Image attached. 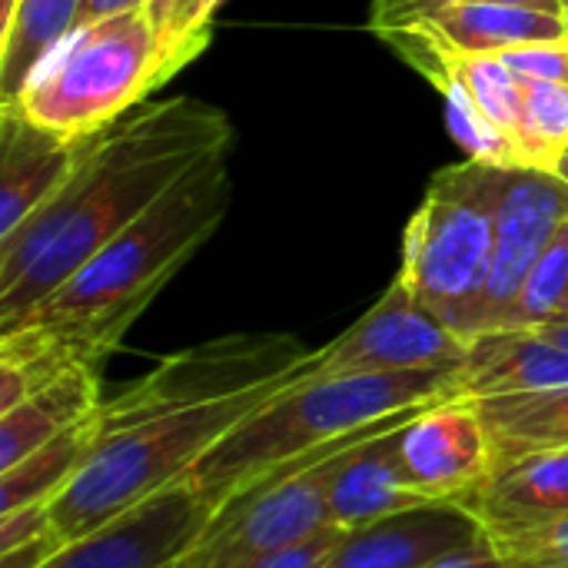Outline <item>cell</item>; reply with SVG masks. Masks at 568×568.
Masks as SVG:
<instances>
[{
    "mask_svg": "<svg viewBox=\"0 0 568 568\" xmlns=\"http://www.w3.org/2000/svg\"><path fill=\"white\" fill-rule=\"evenodd\" d=\"M233 203L226 153L203 160L53 296L0 333V413L67 369H100L160 290L220 230Z\"/></svg>",
    "mask_w": 568,
    "mask_h": 568,
    "instance_id": "cell-3",
    "label": "cell"
},
{
    "mask_svg": "<svg viewBox=\"0 0 568 568\" xmlns=\"http://www.w3.org/2000/svg\"><path fill=\"white\" fill-rule=\"evenodd\" d=\"M103 403L100 369L77 366L57 376L53 383L30 393L13 409L0 413V473L83 423Z\"/></svg>",
    "mask_w": 568,
    "mask_h": 568,
    "instance_id": "cell-17",
    "label": "cell"
},
{
    "mask_svg": "<svg viewBox=\"0 0 568 568\" xmlns=\"http://www.w3.org/2000/svg\"><path fill=\"white\" fill-rule=\"evenodd\" d=\"M483 539L489 532L466 506L429 503L346 529L320 568H433Z\"/></svg>",
    "mask_w": 568,
    "mask_h": 568,
    "instance_id": "cell-12",
    "label": "cell"
},
{
    "mask_svg": "<svg viewBox=\"0 0 568 568\" xmlns=\"http://www.w3.org/2000/svg\"><path fill=\"white\" fill-rule=\"evenodd\" d=\"M509 568H568V516L509 532H489Z\"/></svg>",
    "mask_w": 568,
    "mask_h": 568,
    "instance_id": "cell-24",
    "label": "cell"
},
{
    "mask_svg": "<svg viewBox=\"0 0 568 568\" xmlns=\"http://www.w3.org/2000/svg\"><path fill=\"white\" fill-rule=\"evenodd\" d=\"M536 333H539V336H546L549 343H556V346L568 349V320H552V323H542V326H536Z\"/></svg>",
    "mask_w": 568,
    "mask_h": 568,
    "instance_id": "cell-32",
    "label": "cell"
},
{
    "mask_svg": "<svg viewBox=\"0 0 568 568\" xmlns=\"http://www.w3.org/2000/svg\"><path fill=\"white\" fill-rule=\"evenodd\" d=\"M413 416L416 413L393 416L359 436L273 466L213 513L210 526L186 552L183 568H253L329 529V483L339 456L366 436Z\"/></svg>",
    "mask_w": 568,
    "mask_h": 568,
    "instance_id": "cell-7",
    "label": "cell"
},
{
    "mask_svg": "<svg viewBox=\"0 0 568 568\" xmlns=\"http://www.w3.org/2000/svg\"><path fill=\"white\" fill-rule=\"evenodd\" d=\"M100 409V406H97ZM97 413H90L83 423L70 426L17 466L0 473V513H13L23 506H43L53 503L73 476L87 466L90 453L97 449Z\"/></svg>",
    "mask_w": 568,
    "mask_h": 568,
    "instance_id": "cell-21",
    "label": "cell"
},
{
    "mask_svg": "<svg viewBox=\"0 0 568 568\" xmlns=\"http://www.w3.org/2000/svg\"><path fill=\"white\" fill-rule=\"evenodd\" d=\"M156 87H163L156 30L146 10H130L77 30L13 110L67 143H83L110 130Z\"/></svg>",
    "mask_w": 568,
    "mask_h": 568,
    "instance_id": "cell-6",
    "label": "cell"
},
{
    "mask_svg": "<svg viewBox=\"0 0 568 568\" xmlns=\"http://www.w3.org/2000/svg\"><path fill=\"white\" fill-rule=\"evenodd\" d=\"M13 7H17V0H0V27H3L7 20H10Z\"/></svg>",
    "mask_w": 568,
    "mask_h": 568,
    "instance_id": "cell-34",
    "label": "cell"
},
{
    "mask_svg": "<svg viewBox=\"0 0 568 568\" xmlns=\"http://www.w3.org/2000/svg\"><path fill=\"white\" fill-rule=\"evenodd\" d=\"M503 63L519 77V80H536V83H566L568 87V33L552 40H536L513 47L499 53Z\"/></svg>",
    "mask_w": 568,
    "mask_h": 568,
    "instance_id": "cell-26",
    "label": "cell"
},
{
    "mask_svg": "<svg viewBox=\"0 0 568 568\" xmlns=\"http://www.w3.org/2000/svg\"><path fill=\"white\" fill-rule=\"evenodd\" d=\"M233 123L213 103L170 97L87 140L70 180L0 240V333L53 296L190 170L230 153Z\"/></svg>",
    "mask_w": 568,
    "mask_h": 568,
    "instance_id": "cell-2",
    "label": "cell"
},
{
    "mask_svg": "<svg viewBox=\"0 0 568 568\" xmlns=\"http://www.w3.org/2000/svg\"><path fill=\"white\" fill-rule=\"evenodd\" d=\"M433 568H509L506 559L499 556V549L493 546V539H483L476 546H466L453 556H446L443 562H436Z\"/></svg>",
    "mask_w": 568,
    "mask_h": 568,
    "instance_id": "cell-29",
    "label": "cell"
},
{
    "mask_svg": "<svg viewBox=\"0 0 568 568\" xmlns=\"http://www.w3.org/2000/svg\"><path fill=\"white\" fill-rule=\"evenodd\" d=\"M473 403L493 433L496 466L536 449H568V386Z\"/></svg>",
    "mask_w": 568,
    "mask_h": 568,
    "instance_id": "cell-20",
    "label": "cell"
},
{
    "mask_svg": "<svg viewBox=\"0 0 568 568\" xmlns=\"http://www.w3.org/2000/svg\"><path fill=\"white\" fill-rule=\"evenodd\" d=\"M343 532L346 529L329 526V529L316 532L313 539H306V542H300V546H293V549H286V552H280V556H273V559H266V562L253 568H320L326 562V556L333 552V546L339 542Z\"/></svg>",
    "mask_w": 568,
    "mask_h": 568,
    "instance_id": "cell-28",
    "label": "cell"
},
{
    "mask_svg": "<svg viewBox=\"0 0 568 568\" xmlns=\"http://www.w3.org/2000/svg\"><path fill=\"white\" fill-rule=\"evenodd\" d=\"M503 166L466 160L433 176L403 240L399 280L466 343L479 336L496 256Z\"/></svg>",
    "mask_w": 568,
    "mask_h": 568,
    "instance_id": "cell-5",
    "label": "cell"
},
{
    "mask_svg": "<svg viewBox=\"0 0 568 568\" xmlns=\"http://www.w3.org/2000/svg\"><path fill=\"white\" fill-rule=\"evenodd\" d=\"M568 153V87L523 80L519 156L532 170H559Z\"/></svg>",
    "mask_w": 568,
    "mask_h": 568,
    "instance_id": "cell-22",
    "label": "cell"
},
{
    "mask_svg": "<svg viewBox=\"0 0 568 568\" xmlns=\"http://www.w3.org/2000/svg\"><path fill=\"white\" fill-rule=\"evenodd\" d=\"M486 3H506V7H529V10L566 13V3H562V0H486Z\"/></svg>",
    "mask_w": 568,
    "mask_h": 568,
    "instance_id": "cell-33",
    "label": "cell"
},
{
    "mask_svg": "<svg viewBox=\"0 0 568 568\" xmlns=\"http://www.w3.org/2000/svg\"><path fill=\"white\" fill-rule=\"evenodd\" d=\"M469 343L426 310L396 276L373 310H366L329 346L313 349L303 376L343 373H409V369H459Z\"/></svg>",
    "mask_w": 568,
    "mask_h": 568,
    "instance_id": "cell-8",
    "label": "cell"
},
{
    "mask_svg": "<svg viewBox=\"0 0 568 568\" xmlns=\"http://www.w3.org/2000/svg\"><path fill=\"white\" fill-rule=\"evenodd\" d=\"M399 463L429 503H459L493 476V433L473 399H446L399 426Z\"/></svg>",
    "mask_w": 568,
    "mask_h": 568,
    "instance_id": "cell-11",
    "label": "cell"
},
{
    "mask_svg": "<svg viewBox=\"0 0 568 568\" xmlns=\"http://www.w3.org/2000/svg\"><path fill=\"white\" fill-rule=\"evenodd\" d=\"M406 423L409 419L393 423L339 456L329 483V526L356 529L416 506H429L399 463V426Z\"/></svg>",
    "mask_w": 568,
    "mask_h": 568,
    "instance_id": "cell-14",
    "label": "cell"
},
{
    "mask_svg": "<svg viewBox=\"0 0 568 568\" xmlns=\"http://www.w3.org/2000/svg\"><path fill=\"white\" fill-rule=\"evenodd\" d=\"M568 223V180L556 170L503 166L499 210H496V256L483 300L479 336L506 329L516 300L552 243Z\"/></svg>",
    "mask_w": 568,
    "mask_h": 568,
    "instance_id": "cell-10",
    "label": "cell"
},
{
    "mask_svg": "<svg viewBox=\"0 0 568 568\" xmlns=\"http://www.w3.org/2000/svg\"><path fill=\"white\" fill-rule=\"evenodd\" d=\"M556 173H562V176H566V180H568V153H566V156H562V163H559V170H556Z\"/></svg>",
    "mask_w": 568,
    "mask_h": 568,
    "instance_id": "cell-35",
    "label": "cell"
},
{
    "mask_svg": "<svg viewBox=\"0 0 568 568\" xmlns=\"http://www.w3.org/2000/svg\"><path fill=\"white\" fill-rule=\"evenodd\" d=\"M446 3H453V0H373L369 30L379 37L396 33V30H409V27L423 23L426 17H433Z\"/></svg>",
    "mask_w": 568,
    "mask_h": 568,
    "instance_id": "cell-27",
    "label": "cell"
},
{
    "mask_svg": "<svg viewBox=\"0 0 568 568\" xmlns=\"http://www.w3.org/2000/svg\"><path fill=\"white\" fill-rule=\"evenodd\" d=\"M130 10H146V0H83L80 3V30L93 27L106 17L130 13Z\"/></svg>",
    "mask_w": 568,
    "mask_h": 568,
    "instance_id": "cell-30",
    "label": "cell"
},
{
    "mask_svg": "<svg viewBox=\"0 0 568 568\" xmlns=\"http://www.w3.org/2000/svg\"><path fill=\"white\" fill-rule=\"evenodd\" d=\"M568 306V223L552 236L539 263L532 266L506 329H536L566 316Z\"/></svg>",
    "mask_w": 568,
    "mask_h": 568,
    "instance_id": "cell-23",
    "label": "cell"
},
{
    "mask_svg": "<svg viewBox=\"0 0 568 568\" xmlns=\"http://www.w3.org/2000/svg\"><path fill=\"white\" fill-rule=\"evenodd\" d=\"M313 349L286 333L223 336L166 356L103 399L97 449L50 503L60 546L180 483L253 409L293 383Z\"/></svg>",
    "mask_w": 568,
    "mask_h": 568,
    "instance_id": "cell-1",
    "label": "cell"
},
{
    "mask_svg": "<svg viewBox=\"0 0 568 568\" xmlns=\"http://www.w3.org/2000/svg\"><path fill=\"white\" fill-rule=\"evenodd\" d=\"M486 532L529 529L568 516V449H536L499 463L466 499Z\"/></svg>",
    "mask_w": 568,
    "mask_h": 568,
    "instance_id": "cell-16",
    "label": "cell"
},
{
    "mask_svg": "<svg viewBox=\"0 0 568 568\" xmlns=\"http://www.w3.org/2000/svg\"><path fill=\"white\" fill-rule=\"evenodd\" d=\"M559 320H568V306H566V316H559Z\"/></svg>",
    "mask_w": 568,
    "mask_h": 568,
    "instance_id": "cell-36",
    "label": "cell"
},
{
    "mask_svg": "<svg viewBox=\"0 0 568 568\" xmlns=\"http://www.w3.org/2000/svg\"><path fill=\"white\" fill-rule=\"evenodd\" d=\"M562 3H566V10H568V0H562Z\"/></svg>",
    "mask_w": 568,
    "mask_h": 568,
    "instance_id": "cell-37",
    "label": "cell"
},
{
    "mask_svg": "<svg viewBox=\"0 0 568 568\" xmlns=\"http://www.w3.org/2000/svg\"><path fill=\"white\" fill-rule=\"evenodd\" d=\"M459 369L296 376L223 436L186 476L216 509L273 466L359 436L393 416L419 413L456 393Z\"/></svg>",
    "mask_w": 568,
    "mask_h": 568,
    "instance_id": "cell-4",
    "label": "cell"
},
{
    "mask_svg": "<svg viewBox=\"0 0 568 568\" xmlns=\"http://www.w3.org/2000/svg\"><path fill=\"white\" fill-rule=\"evenodd\" d=\"M433 27L449 47L463 53H506L523 43L566 37V13L549 10H529V7H506V3H486V0H453L439 7L433 17L423 20Z\"/></svg>",
    "mask_w": 568,
    "mask_h": 568,
    "instance_id": "cell-19",
    "label": "cell"
},
{
    "mask_svg": "<svg viewBox=\"0 0 568 568\" xmlns=\"http://www.w3.org/2000/svg\"><path fill=\"white\" fill-rule=\"evenodd\" d=\"M186 0H146V17L156 30V47H163L183 13Z\"/></svg>",
    "mask_w": 568,
    "mask_h": 568,
    "instance_id": "cell-31",
    "label": "cell"
},
{
    "mask_svg": "<svg viewBox=\"0 0 568 568\" xmlns=\"http://www.w3.org/2000/svg\"><path fill=\"white\" fill-rule=\"evenodd\" d=\"M223 7V0H186L170 40L160 47V77L163 83L180 73L190 60H196L203 53V47L210 43V20L213 13Z\"/></svg>",
    "mask_w": 568,
    "mask_h": 568,
    "instance_id": "cell-25",
    "label": "cell"
},
{
    "mask_svg": "<svg viewBox=\"0 0 568 568\" xmlns=\"http://www.w3.org/2000/svg\"><path fill=\"white\" fill-rule=\"evenodd\" d=\"M568 386V349L536 329H493L469 343L456 373L459 399H496Z\"/></svg>",
    "mask_w": 568,
    "mask_h": 568,
    "instance_id": "cell-15",
    "label": "cell"
},
{
    "mask_svg": "<svg viewBox=\"0 0 568 568\" xmlns=\"http://www.w3.org/2000/svg\"><path fill=\"white\" fill-rule=\"evenodd\" d=\"M83 143H67L13 106H0V240L33 216L77 170Z\"/></svg>",
    "mask_w": 568,
    "mask_h": 568,
    "instance_id": "cell-13",
    "label": "cell"
},
{
    "mask_svg": "<svg viewBox=\"0 0 568 568\" xmlns=\"http://www.w3.org/2000/svg\"><path fill=\"white\" fill-rule=\"evenodd\" d=\"M176 568H183V562H180V566H176Z\"/></svg>",
    "mask_w": 568,
    "mask_h": 568,
    "instance_id": "cell-38",
    "label": "cell"
},
{
    "mask_svg": "<svg viewBox=\"0 0 568 568\" xmlns=\"http://www.w3.org/2000/svg\"><path fill=\"white\" fill-rule=\"evenodd\" d=\"M216 506L190 483H173L93 532L67 542L40 568H176Z\"/></svg>",
    "mask_w": 568,
    "mask_h": 568,
    "instance_id": "cell-9",
    "label": "cell"
},
{
    "mask_svg": "<svg viewBox=\"0 0 568 568\" xmlns=\"http://www.w3.org/2000/svg\"><path fill=\"white\" fill-rule=\"evenodd\" d=\"M566 20H568V10H566Z\"/></svg>",
    "mask_w": 568,
    "mask_h": 568,
    "instance_id": "cell-39",
    "label": "cell"
},
{
    "mask_svg": "<svg viewBox=\"0 0 568 568\" xmlns=\"http://www.w3.org/2000/svg\"><path fill=\"white\" fill-rule=\"evenodd\" d=\"M83 0H17L0 27V106H17L47 60L80 30Z\"/></svg>",
    "mask_w": 568,
    "mask_h": 568,
    "instance_id": "cell-18",
    "label": "cell"
}]
</instances>
